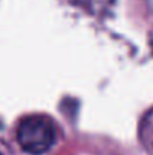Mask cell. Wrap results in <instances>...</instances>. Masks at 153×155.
I'll return each mask as SVG.
<instances>
[{"label": "cell", "mask_w": 153, "mask_h": 155, "mask_svg": "<svg viewBox=\"0 0 153 155\" xmlns=\"http://www.w3.org/2000/svg\"><path fill=\"white\" fill-rule=\"evenodd\" d=\"M56 140V124L45 114H27L17 127V142L27 154H45L54 146Z\"/></svg>", "instance_id": "obj_1"}, {"label": "cell", "mask_w": 153, "mask_h": 155, "mask_svg": "<svg viewBox=\"0 0 153 155\" xmlns=\"http://www.w3.org/2000/svg\"><path fill=\"white\" fill-rule=\"evenodd\" d=\"M0 155H3V154H2V152H0Z\"/></svg>", "instance_id": "obj_2"}]
</instances>
